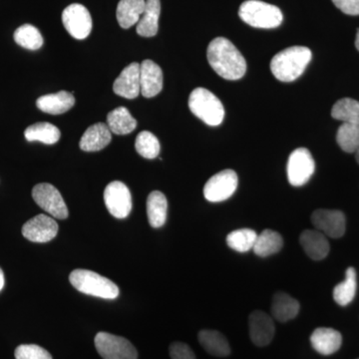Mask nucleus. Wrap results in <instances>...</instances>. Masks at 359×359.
Returning a JSON list of instances; mask_svg holds the SVG:
<instances>
[{
    "label": "nucleus",
    "mask_w": 359,
    "mask_h": 359,
    "mask_svg": "<svg viewBox=\"0 0 359 359\" xmlns=\"http://www.w3.org/2000/svg\"><path fill=\"white\" fill-rule=\"evenodd\" d=\"M313 54L306 46H292L276 54L271 61L273 76L282 82L297 79L311 62Z\"/></svg>",
    "instance_id": "2"
},
{
    "label": "nucleus",
    "mask_w": 359,
    "mask_h": 359,
    "mask_svg": "<svg viewBox=\"0 0 359 359\" xmlns=\"http://www.w3.org/2000/svg\"><path fill=\"white\" fill-rule=\"evenodd\" d=\"M249 327L250 339L257 346H266L275 335V323L268 313L255 311L250 314Z\"/></svg>",
    "instance_id": "14"
},
{
    "label": "nucleus",
    "mask_w": 359,
    "mask_h": 359,
    "mask_svg": "<svg viewBox=\"0 0 359 359\" xmlns=\"http://www.w3.org/2000/svg\"><path fill=\"white\" fill-rule=\"evenodd\" d=\"M146 0H121L117 6V20L124 29H128L140 20L145 9Z\"/></svg>",
    "instance_id": "23"
},
{
    "label": "nucleus",
    "mask_w": 359,
    "mask_h": 359,
    "mask_svg": "<svg viewBox=\"0 0 359 359\" xmlns=\"http://www.w3.org/2000/svg\"><path fill=\"white\" fill-rule=\"evenodd\" d=\"M355 46L359 51V29L358 30V33H356Z\"/></svg>",
    "instance_id": "39"
},
{
    "label": "nucleus",
    "mask_w": 359,
    "mask_h": 359,
    "mask_svg": "<svg viewBox=\"0 0 359 359\" xmlns=\"http://www.w3.org/2000/svg\"><path fill=\"white\" fill-rule=\"evenodd\" d=\"M241 20L252 27L271 29L282 25L283 16L278 7L259 0H248L240 7Z\"/></svg>",
    "instance_id": "4"
},
{
    "label": "nucleus",
    "mask_w": 359,
    "mask_h": 359,
    "mask_svg": "<svg viewBox=\"0 0 359 359\" xmlns=\"http://www.w3.org/2000/svg\"><path fill=\"white\" fill-rule=\"evenodd\" d=\"M69 280L71 285L82 294L105 299H115L119 295V287L116 283L88 269H74L70 273Z\"/></svg>",
    "instance_id": "3"
},
{
    "label": "nucleus",
    "mask_w": 359,
    "mask_h": 359,
    "mask_svg": "<svg viewBox=\"0 0 359 359\" xmlns=\"http://www.w3.org/2000/svg\"><path fill=\"white\" fill-rule=\"evenodd\" d=\"M167 214L166 196L160 191L151 193L147 199V215L150 226L154 229L164 226L167 221Z\"/></svg>",
    "instance_id": "25"
},
{
    "label": "nucleus",
    "mask_w": 359,
    "mask_h": 359,
    "mask_svg": "<svg viewBox=\"0 0 359 359\" xmlns=\"http://www.w3.org/2000/svg\"><path fill=\"white\" fill-rule=\"evenodd\" d=\"M356 156H355V158H356V161H358V163L359 164V148L358 149V151H356Z\"/></svg>",
    "instance_id": "40"
},
{
    "label": "nucleus",
    "mask_w": 359,
    "mask_h": 359,
    "mask_svg": "<svg viewBox=\"0 0 359 359\" xmlns=\"http://www.w3.org/2000/svg\"><path fill=\"white\" fill-rule=\"evenodd\" d=\"M311 346L323 355H330L337 353L342 344L340 332L334 328L318 327L311 337Z\"/></svg>",
    "instance_id": "19"
},
{
    "label": "nucleus",
    "mask_w": 359,
    "mask_h": 359,
    "mask_svg": "<svg viewBox=\"0 0 359 359\" xmlns=\"http://www.w3.org/2000/svg\"><path fill=\"white\" fill-rule=\"evenodd\" d=\"M299 302L285 292H276L271 302V313L276 320L287 323L299 314Z\"/></svg>",
    "instance_id": "22"
},
{
    "label": "nucleus",
    "mask_w": 359,
    "mask_h": 359,
    "mask_svg": "<svg viewBox=\"0 0 359 359\" xmlns=\"http://www.w3.org/2000/svg\"><path fill=\"white\" fill-rule=\"evenodd\" d=\"M311 222L316 230L330 238H341L346 233V216L339 210H316Z\"/></svg>",
    "instance_id": "12"
},
{
    "label": "nucleus",
    "mask_w": 359,
    "mask_h": 359,
    "mask_svg": "<svg viewBox=\"0 0 359 359\" xmlns=\"http://www.w3.org/2000/svg\"><path fill=\"white\" fill-rule=\"evenodd\" d=\"M238 175L233 170H224L214 175L205 183L204 196L212 203H219L228 200L235 194L238 188Z\"/></svg>",
    "instance_id": "9"
},
{
    "label": "nucleus",
    "mask_w": 359,
    "mask_h": 359,
    "mask_svg": "<svg viewBox=\"0 0 359 359\" xmlns=\"http://www.w3.org/2000/svg\"><path fill=\"white\" fill-rule=\"evenodd\" d=\"M108 212L117 219H125L132 210V196L128 187L120 181L111 182L104 191Z\"/></svg>",
    "instance_id": "10"
},
{
    "label": "nucleus",
    "mask_w": 359,
    "mask_h": 359,
    "mask_svg": "<svg viewBox=\"0 0 359 359\" xmlns=\"http://www.w3.org/2000/svg\"><path fill=\"white\" fill-rule=\"evenodd\" d=\"M359 359V358H358Z\"/></svg>",
    "instance_id": "41"
},
{
    "label": "nucleus",
    "mask_w": 359,
    "mask_h": 359,
    "mask_svg": "<svg viewBox=\"0 0 359 359\" xmlns=\"http://www.w3.org/2000/svg\"><path fill=\"white\" fill-rule=\"evenodd\" d=\"M358 289V280H356V271L354 268L346 269V280L335 285L334 290V299L339 306H346L351 304L355 297Z\"/></svg>",
    "instance_id": "29"
},
{
    "label": "nucleus",
    "mask_w": 359,
    "mask_h": 359,
    "mask_svg": "<svg viewBox=\"0 0 359 359\" xmlns=\"http://www.w3.org/2000/svg\"><path fill=\"white\" fill-rule=\"evenodd\" d=\"M141 94L146 98H152L162 91L163 72L154 61L145 60L140 65Z\"/></svg>",
    "instance_id": "16"
},
{
    "label": "nucleus",
    "mask_w": 359,
    "mask_h": 359,
    "mask_svg": "<svg viewBox=\"0 0 359 359\" xmlns=\"http://www.w3.org/2000/svg\"><path fill=\"white\" fill-rule=\"evenodd\" d=\"M314 170H316V163L308 149H295L290 155L287 173L290 185L304 186L313 176Z\"/></svg>",
    "instance_id": "8"
},
{
    "label": "nucleus",
    "mask_w": 359,
    "mask_h": 359,
    "mask_svg": "<svg viewBox=\"0 0 359 359\" xmlns=\"http://www.w3.org/2000/svg\"><path fill=\"white\" fill-rule=\"evenodd\" d=\"M283 245V237L278 231L264 230L263 233L257 235L256 244L252 250L257 256L266 257L280 252Z\"/></svg>",
    "instance_id": "28"
},
{
    "label": "nucleus",
    "mask_w": 359,
    "mask_h": 359,
    "mask_svg": "<svg viewBox=\"0 0 359 359\" xmlns=\"http://www.w3.org/2000/svg\"><path fill=\"white\" fill-rule=\"evenodd\" d=\"M113 91L127 99H135L141 93L140 65L133 62L123 69L113 84Z\"/></svg>",
    "instance_id": "15"
},
{
    "label": "nucleus",
    "mask_w": 359,
    "mask_h": 359,
    "mask_svg": "<svg viewBox=\"0 0 359 359\" xmlns=\"http://www.w3.org/2000/svg\"><path fill=\"white\" fill-rule=\"evenodd\" d=\"M57 233L58 224L55 219L43 214L37 215L22 226L23 237L33 243L50 242Z\"/></svg>",
    "instance_id": "13"
},
{
    "label": "nucleus",
    "mask_w": 359,
    "mask_h": 359,
    "mask_svg": "<svg viewBox=\"0 0 359 359\" xmlns=\"http://www.w3.org/2000/svg\"><path fill=\"white\" fill-rule=\"evenodd\" d=\"M112 132L110 131L107 124L97 123L92 125L85 131L81 140H80V148L85 152H97L102 150L109 145L112 140Z\"/></svg>",
    "instance_id": "17"
},
{
    "label": "nucleus",
    "mask_w": 359,
    "mask_h": 359,
    "mask_svg": "<svg viewBox=\"0 0 359 359\" xmlns=\"http://www.w3.org/2000/svg\"><path fill=\"white\" fill-rule=\"evenodd\" d=\"M4 283H6V278H4V271L0 269V292L4 289Z\"/></svg>",
    "instance_id": "38"
},
{
    "label": "nucleus",
    "mask_w": 359,
    "mask_h": 359,
    "mask_svg": "<svg viewBox=\"0 0 359 359\" xmlns=\"http://www.w3.org/2000/svg\"><path fill=\"white\" fill-rule=\"evenodd\" d=\"M160 13V0H146L145 9L137 23V33L143 37L155 36L159 29Z\"/></svg>",
    "instance_id": "21"
},
{
    "label": "nucleus",
    "mask_w": 359,
    "mask_h": 359,
    "mask_svg": "<svg viewBox=\"0 0 359 359\" xmlns=\"http://www.w3.org/2000/svg\"><path fill=\"white\" fill-rule=\"evenodd\" d=\"M169 351L172 359H196L192 349L183 342H174L170 346Z\"/></svg>",
    "instance_id": "36"
},
{
    "label": "nucleus",
    "mask_w": 359,
    "mask_h": 359,
    "mask_svg": "<svg viewBox=\"0 0 359 359\" xmlns=\"http://www.w3.org/2000/svg\"><path fill=\"white\" fill-rule=\"evenodd\" d=\"M25 136L28 142L39 141L47 145H52L57 143L61 133L60 130L50 123L40 122L27 127Z\"/></svg>",
    "instance_id": "27"
},
{
    "label": "nucleus",
    "mask_w": 359,
    "mask_h": 359,
    "mask_svg": "<svg viewBox=\"0 0 359 359\" xmlns=\"http://www.w3.org/2000/svg\"><path fill=\"white\" fill-rule=\"evenodd\" d=\"M208 61L217 74L226 80L244 77L247 62L237 47L224 37L212 39L208 46Z\"/></svg>",
    "instance_id": "1"
},
{
    "label": "nucleus",
    "mask_w": 359,
    "mask_h": 359,
    "mask_svg": "<svg viewBox=\"0 0 359 359\" xmlns=\"http://www.w3.org/2000/svg\"><path fill=\"white\" fill-rule=\"evenodd\" d=\"M16 43L29 50H37L43 45V37L35 26L25 25L18 27L14 32Z\"/></svg>",
    "instance_id": "31"
},
{
    "label": "nucleus",
    "mask_w": 359,
    "mask_h": 359,
    "mask_svg": "<svg viewBox=\"0 0 359 359\" xmlns=\"http://www.w3.org/2000/svg\"><path fill=\"white\" fill-rule=\"evenodd\" d=\"M299 242L302 249L311 259L321 261L327 257L330 252V243L327 236L318 230H306L302 231Z\"/></svg>",
    "instance_id": "18"
},
{
    "label": "nucleus",
    "mask_w": 359,
    "mask_h": 359,
    "mask_svg": "<svg viewBox=\"0 0 359 359\" xmlns=\"http://www.w3.org/2000/svg\"><path fill=\"white\" fill-rule=\"evenodd\" d=\"M94 344L103 359H137L136 348L128 339L108 332H98Z\"/></svg>",
    "instance_id": "6"
},
{
    "label": "nucleus",
    "mask_w": 359,
    "mask_h": 359,
    "mask_svg": "<svg viewBox=\"0 0 359 359\" xmlns=\"http://www.w3.org/2000/svg\"><path fill=\"white\" fill-rule=\"evenodd\" d=\"M337 141L344 152H356L359 148V125L342 123L337 131Z\"/></svg>",
    "instance_id": "33"
},
{
    "label": "nucleus",
    "mask_w": 359,
    "mask_h": 359,
    "mask_svg": "<svg viewBox=\"0 0 359 359\" xmlns=\"http://www.w3.org/2000/svg\"><path fill=\"white\" fill-rule=\"evenodd\" d=\"M16 359H52L51 354L36 344H21L14 353Z\"/></svg>",
    "instance_id": "35"
},
{
    "label": "nucleus",
    "mask_w": 359,
    "mask_h": 359,
    "mask_svg": "<svg viewBox=\"0 0 359 359\" xmlns=\"http://www.w3.org/2000/svg\"><path fill=\"white\" fill-rule=\"evenodd\" d=\"M107 125L112 133L127 135L136 129L137 121L127 108L118 107L108 114Z\"/></svg>",
    "instance_id": "26"
},
{
    "label": "nucleus",
    "mask_w": 359,
    "mask_h": 359,
    "mask_svg": "<svg viewBox=\"0 0 359 359\" xmlns=\"http://www.w3.org/2000/svg\"><path fill=\"white\" fill-rule=\"evenodd\" d=\"M33 200L47 214L58 219H67V205L60 192L53 185L48 183L39 184L33 188Z\"/></svg>",
    "instance_id": "7"
},
{
    "label": "nucleus",
    "mask_w": 359,
    "mask_h": 359,
    "mask_svg": "<svg viewBox=\"0 0 359 359\" xmlns=\"http://www.w3.org/2000/svg\"><path fill=\"white\" fill-rule=\"evenodd\" d=\"M201 346L208 353L218 358H224L231 353V347L224 335L217 330H201L198 335Z\"/></svg>",
    "instance_id": "24"
},
{
    "label": "nucleus",
    "mask_w": 359,
    "mask_h": 359,
    "mask_svg": "<svg viewBox=\"0 0 359 359\" xmlns=\"http://www.w3.org/2000/svg\"><path fill=\"white\" fill-rule=\"evenodd\" d=\"M135 148L142 157L146 159H155L159 156L161 145L154 134L149 131H143L137 136Z\"/></svg>",
    "instance_id": "34"
},
{
    "label": "nucleus",
    "mask_w": 359,
    "mask_h": 359,
    "mask_svg": "<svg viewBox=\"0 0 359 359\" xmlns=\"http://www.w3.org/2000/svg\"><path fill=\"white\" fill-rule=\"evenodd\" d=\"M257 233L250 229H240L229 233L226 244L231 250L238 252H249L254 249L256 244Z\"/></svg>",
    "instance_id": "32"
},
{
    "label": "nucleus",
    "mask_w": 359,
    "mask_h": 359,
    "mask_svg": "<svg viewBox=\"0 0 359 359\" xmlns=\"http://www.w3.org/2000/svg\"><path fill=\"white\" fill-rule=\"evenodd\" d=\"M334 6L348 15H359V0H332Z\"/></svg>",
    "instance_id": "37"
},
{
    "label": "nucleus",
    "mask_w": 359,
    "mask_h": 359,
    "mask_svg": "<svg viewBox=\"0 0 359 359\" xmlns=\"http://www.w3.org/2000/svg\"><path fill=\"white\" fill-rule=\"evenodd\" d=\"M63 25L75 39H85L92 30V18L88 9L79 4H70L62 13Z\"/></svg>",
    "instance_id": "11"
},
{
    "label": "nucleus",
    "mask_w": 359,
    "mask_h": 359,
    "mask_svg": "<svg viewBox=\"0 0 359 359\" xmlns=\"http://www.w3.org/2000/svg\"><path fill=\"white\" fill-rule=\"evenodd\" d=\"M74 104V96L67 91L48 94V95L40 97L36 101V105L39 110L51 115L63 114L70 110Z\"/></svg>",
    "instance_id": "20"
},
{
    "label": "nucleus",
    "mask_w": 359,
    "mask_h": 359,
    "mask_svg": "<svg viewBox=\"0 0 359 359\" xmlns=\"http://www.w3.org/2000/svg\"><path fill=\"white\" fill-rule=\"evenodd\" d=\"M334 119L344 123L359 125V102L351 98L340 99L332 109Z\"/></svg>",
    "instance_id": "30"
},
{
    "label": "nucleus",
    "mask_w": 359,
    "mask_h": 359,
    "mask_svg": "<svg viewBox=\"0 0 359 359\" xmlns=\"http://www.w3.org/2000/svg\"><path fill=\"white\" fill-rule=\"evenodd\" d=\"M189 108L196 117L209 126H219L224 117L223 104L209 90L196 88L189 98Z\"/></svg>",
    "instance_id": "5"
}]
</instances>
